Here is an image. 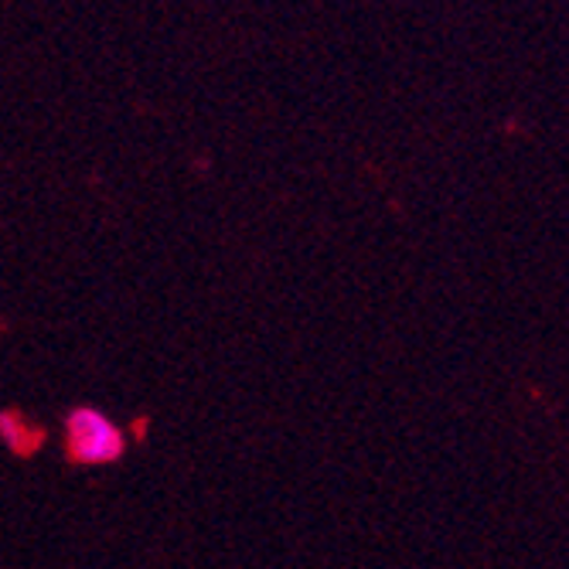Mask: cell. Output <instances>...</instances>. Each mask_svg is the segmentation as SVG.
<instances>
[{
  "label": "cell",
  "instance_id": "obj_1",
  "mask_svg": "<svg viewBox=\"0 0 569 569\" xmlns=\"http://www.w3.org/2000/svg\"><path fill=\"white\" fill-rule=\"evenodd\" d=\"M127 450L123 430L92 406H79L66 417V453L76 463L96 468V463H113Z\"/></svg>",
  "mask_w": 569,
  "mask_h": 569
},
{
  "label": "cell",
  "instance_id": "obj_2",
  "mask_svg": "<svg viewBox=\"0 0 569 569\" xmlns=\"http://www.w3.org/2000/svg\"><path fill=\"white\" fill-rule=\"evenodd\" d=\"M0 437H4V443L14 450V453H34L38 450V443H41V433L38 430H31L14 409H4L0 412Z\"/></svg>",
  "mask_w": 569,
  "mask_h": 569
}]
</instances>
